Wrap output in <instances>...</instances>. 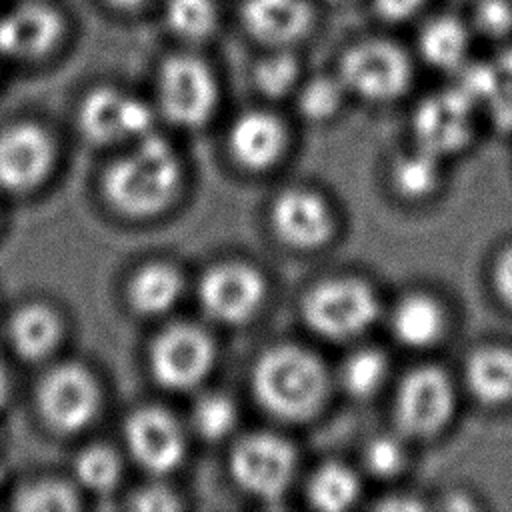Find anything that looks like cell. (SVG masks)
I'll use <instances>...</instances> for the list:
<instances>
[{
	"label": "cell",
	"mask_w": 512,
	"mask_h": 512,
	"mask_svg": "<svg viewBox=\"0 0 512 512\" xmlns=\"http://www.w3.org/2000/svg\"><path fill=\"white\" fill-rule=\"evenodd\" d=\"M286 134L280 120L262 110L244 112L230 128L228 146L236 162L250 170L272 166L284 150Z\"/></svg>",
	"instance_id": "cell-19"
},
{
	"label": "cell",
	"mask_w": 512,
	"mask_h": 512,
	"mask_svg": "<svg viewBox=\"0 0 512 512\" xmlns=\"http://www.w3.org/2000/svg\"><path fill=\"white\" fill-rule=\"evenodd\" d=\"M342 90H344V86H342L340 78L334 80V78L318 76V78L310 80L298 96L302 114L310 120L330 118L342 102Z\"/></svg>",
	"instance_id": "cell-33"
},
{
	"label": "cell",
	"mask_w": 512,
	"mask_h": 512,
	"mask_svg": "<svg viewBox=\"0 0 512 512\" xmlns=\"http://www.w3.org/2000/svg\"><path fill=\"white\" fill-rule=\"evenodd\" d=\"M390 326L400 344L426 348L440 338L444 330V312L434 298L426 294H410L392 310Z\"/></svg>",
	"instance_id": "cell-22"
},
{
	"label": "cell",
	"mask_w": 512,
	"mask_h": 512,
	"mask_svg": "<svg viewBox=\"0 0 512 512\" xmlns=\"http://www.w3.org/2000/svg\"><path fill=\"white\" fill-rule=\"evenodd\" d=\"M54 138L30 120L0 128V190L26 194L38 188L54 166Z\"/></svg>",
	"instance_id": "cell-8"
},
{
	"label": "cell",
	"mask_w": 512,
	"mask_h": 512,
	"mask_svg": "<svg viewBox=\"0 0 512 512\" xmlns=\"http://www.w3.org/2000/svg\"><path fill=\"white\" fill-rule=\"evenodd\" d=\"M148 362L160 386L188 390L212 370L214 346L204 330L192 324H174L154 338Z\"/></svg>",
	"instance_id": "cell-7"
},
{
	"label": "cell",
	"mask_w": 512,
	"mask_h": 512,
	"mask_svg": "<svg viewBox=\"0 0 512 512\" xmlns=\"http://www.w3.org/2000/svg\"><path fill=\"white\" fill-rule=\"evenodd\" d=\"M476 104L458 88L426 98L414 114L418 148L442 158L458 152L474 132Z\"/></svg>",
	"instance_id": "cell-12"
},
{
	"label": "cell",
	"mask_w": 512,
	"mask_h": 512,
	"mask_svg": "<svg viewBox=\"0 0 512 512\" xmlns=\"http://www.w3.org/2000/svg\"><path fill=\"white\" fill-rule=\"evenodd\" d=\"M130 456L152 474H168L184 458V432L178 420L162 408H140L124 424Z\"/></svg>",
	"instance_id": "cell-13"
},
{
	"label": "cell",
	"mask_w": 512,
	"mask_h": 512,
	"mask_svg": "<svg viewBox=\"0 0 512 512\" xmlns=\"http://www.w3.org/2000/svg\"><path fill=\"white\" fill-rule=\"evenodd\" d=\"M418 48L422 58L434 68H460L470 52V26L448 14L436 16L420 30Z\"/></svg>",
	"instance_id": "cell-21"
},
{
	"label": "cell",
	"mask_w": 512,
	"mask_h": 512,
	"mask_svg": "<svg viewBox=\"0 0 512 512\" xmlns=\"http://www.w3.org/2000/svg\"><path fill=\"white\" fill-rule=\"evenodd\" d=\"M412 76L406 52L390 40H362L340 60V82L366 100H392L402 94Z\"/></svg>",
	"instance_id": "cell-5"
},
{
	"label": "cell",
	"mask_w": 512,
	"mask_h": 512,
	"mask_svg": "<svg viewBox=\"0 0 512 512\" xmlns=\"http://www.w3.org/2000/svg\"><path fill=\"white\" fill-rule=\"evenodd\" d=\"M64 324L60 314L46 302L20 304L6 322V338L14 354L26 362L48 358L60 344Z\"/></svg>",
	"instance_id": "cell-18"
},
{
	"label": "cell",
	"mask_w": 512,
	"mask_h": 512,
	"mask_svg": "<svg viewBox=\"0 0 512 512\" xmlns=\"http://www.w3.org/2000/svg\"><path fill=\"white\" fill-rule=\"evenodd\" d=\"M298 80V62L288 52H274L262 58L254 68L258 90L270 98H282Z\"/></svg>",
	"instance_id": "cell-32"
},
{
	"label": "cell",
	"mask_w": 512,
	"mask_h": 512,
	"mask_svg": "<svg viewBox=\"0 0 512 512\" xmlns=\"http://www.w3.org/2000/svg\"><path fill=\"white\" fill-rule=\"evenodd\" d=\"M374 14L390 24L406 22L416 16L426 0H370Z\"/></svg>",
	"instance_id": "cell-37"
},
{
	"label": "cell",
	"mask_w": 512,
	"mask_h": 512,
	"mask_svg": "<svg viewBox=\"0 0 512 512\" xmlns=\"http://www.w3.org/2000/svg\"><path fill=\"white\" fill-rule=\"evenodd\" d=\"M78 126L94 144L142 138L152 126V110L134 96L102 86L88 92L80 102Z\"/></svg>",
	"instance_id": "cell-11"
},
{
	"label": "cell",
	"mask_w": 512,
	"mask_h": 512,
	"mask_svg": "<svg viewBox=\"0 0 512 512\" xmlns=\"http://www.w3.org/2000/svg\"><path fill=\"white\" fill-rule=\"evenodd\" d=\"M216 98V78L204 60L178 54L170 56L160 66L158 102L160 110L174 124H204L216 106Z\"/></svg>",
	"instance_id": "cell-6"
},
{
	"label": "cell",
	"mask_w": 512,
	"mask_h": 512,
	"mask_svg": "<svg viewBox=\"0 0 512 512\" xmlns=\"http://www.w3.org/2000/svg\"><path fill=\"white\" fill-rule=\"evenodd\" d=\"M240 22L254 40L286 48L310 32L314 8L310 0H244Z\"/></svg>",
	"instance_id": "cell-16"
},
{
	"label": "cell",
	"mask_w": 512,
	"mask_h": 512,
	"mask_svg": "<svg viewBox=\"0 0 512 512\" xmlns=\"http://www.w3.org/2000/svg\"><path fill=\"white\" fill-rule=\"evenodd\" d=\"M482 106L498 128L512 130V58L486 66V88Z\"/></svg>",
	"instance_id": "cell-31"
},
{
	"label": "cell",
	"mask_w": 512,
	"mask_h": 512,
	"mask_svg": "<svg viewBox=\"0 0 512 512\" xmlns=\"http://www.w3.org/2000/svg\"><path fill=\"white\" fill-rule=\"evenodd\" d=\"M276 234L294 248H316L332 232L328 204L310 190H288L272 208Z\"/></svg>",
	"instance_id": "cell-17"
},
{
	"label": "cell",
	"mask_w": 512,
	"mask_h": 512,
	"mask_svg": "<svg viewBox=\"0 0 512 512\" xmlns=\"http://www.w3.org/2000/svg\"><path fill=\"white\" fill-rule=\"evenodd\" d=\"M164 20L170 32L184 40H204L218 26L216 0H166Z\"/></svg>",
	"instance_id": "cell-26"
},
{
	"label": "cell",
	"mask_w": 512,
	"mask_h": 512,
	"mask_svg": "<svg viewBox=\"0 0 512 512\" xmlns=\"http://www.w3.org/2000/svg\"><path fill=\"white\" fill-rule=\"evenodd\" d=\"M182 294V278L176 268L154 262L140 268L128 284L132 308L144 316L168 312Z\"/></svg>",
	"instance_id": "cell-23"
},
{
	"label": "cell",
	"mask_w": 512,
	"mask_h": 512,
	"mask_svg": "<svg viewBox=\"0 0 512 512\" xmlns=\"http://www.w3.org/2000/svg\"><path fill=\"white\" fill-rule=\"evenodd\" d=\"M122 464L106 444H90L74 460V476L82 488L94 494H108L120 482Z\"/></svg>",
	"instance_id": "cell-27"
},
{
	"label": "cell",
	"mask_w": 512,
	"mask_h": 512,
	"mask_svg": "<svg viewBox=\"0 0 512 512\" xmlns=\"http://www.w3.org/2000/svg\"><path fill=\"white\" fill-rule=\"evenodd\" d=\"M252 386L266 410L284 420H302L322 406L328 380L314 354L298 346H278L256 362Z\"/></svg>",
	"instance_id": "cell-2"
},
{
	"label": "cell",
	"mask_w": 512,
	"mask_h": 512,
	"mask_svg": "<svg viewBox=\"0 0 512 512\" xmlns=\"http://www.w3.org/2000/svg\"><path fill=\"white\" fill-rule=\"evenodd\" d=\"M454 390L448 376L434 366L412 370L398 386L394 418L406 436H430L450 418Z\"/></svg>",
	"instance_id": "cell-10"
},
{
	"label": "cell",
	"mask_w": 512,
	"mask_h": 512,
	"mask_svg": "<svg viewBox=\"0 0 512 512\" xmlns=\"http://www.w3.org/2000/svg\"><path fill=\"white\" fill-rule=\"evenodd\" d=\"M490 284L498 302L512 312V240L496 252L490 268Z\"/></svg>",
	"instance_id": "cell-36"
},
{
	"label": "cell",
	"mask_w": 512,
	"mask_h": 512,
	"mask_svg": "<svg viewBox=\"0 0 512 512\" xmlns=\"http://www.w3.org/2000/svg\"><path fill=\"white\" fill-rule=\"evenodd\" d=\"M360 494V484L354 472L342 464L320 466L308 482L310 502L326 512L350 508Z\"/></svg>",
	"instance_id": "cell-24"
},
{
	"label": "cell",
	"mask_w": 512,
	"mask_h": 512,
	"mask_svg": "<svg viewBox=\"0 0 512 512\" xmlns=\"http://www.w3.org/2000/svg\"><path fill=\"white\" fill-rule=\"evenodd\" d=\"M296 468L292 446L274 434H250L242 438L230 456V472L236 484L258 498H280Z\"/></svg>",
	"instance_id": "cell-9"
},
{
	"label": "cell",
	"mask_w": 512,
	"mask_h": 512,
	"mask_svg": "<svg viewBox=\"0 0 512 512\" xmlns=\"http://www.w3.org/2000/svg\"><path fill=\"white\" fill-rule=\"evenodd\" d=\"M62 36V14L44 2H22L0 18V54L10 58H42Z\"/></svg>",
	"instance_id": "cell-15"
},
{
	"label": "cell",
	"mask_w": 512,
	"mask_h": 512,
	"mask_svg": "<svg viewBox=\"0 0 512 512\" xmlns=\"http://www.w3.org/2000/svg\"><path fill=\"white\" fill-rule=\"evenodd\" d=\"M182 168L172 146L158 136H142L134 150L104 174L106 200L122 214L146 218L164 210L178 192Z\"/></svg>",
	"instance_id": "cell-1"
},
{
	"label": "cell",
	"mask_w": 512,
	"mask_h": 512,
	"mask_svg": "<svg viewBox=\"0 0 512 512\" xmlns=\"http://www.w3.org/2000/svg\"><path fill=\"white\" fill-rule=\"evenodd\" d=\"M438 160V156L422 148L396 160L392 168V182L396 190L406 198H422L430 194L440 176Z\"/></svg>",
	"instance_id": "cell-29"
},
{
	"label": "cell",
	"mask_w": 512,
	"mask_h": 512,
	"mask_svg": "<svg viewBox=\"0 0 512 512\" xmlns=\"http://www.w3.org/2000/svg\"><path fill=\"white\" fill-rule=\"evenodd\" d=\"M112 6L116 8H122V10H132V8H138L142 6L146 0H108Z\"/></svg>",
	"instance_id": "cell-39"
},
{
	"label": "cell",
	"mask_w": 512,
	"mask_h": 512,
	"mask_svg": "<svg viewBox=\"0 0 512 512\" xmlns=\"http://www.w3.org/2000/svg\"><path fill=\"white\" fill-rule=\"evenodd\" d=\"M6 394H8V380H6L4 364H2V360H0V408H2V404L6 402Z\"/></svg>",
	"instance_id": "cell-40"
},
{
	"label": "cell",
	"mask_w": 512,
	"mask_h": 512,
	"mask_svg": "<svg viewBox=\"0 0 512 512\" xmlns=\"http://www.w3.org/2000/svg\"><path fill=\"white\" fill-rule=\"evenodd\" d=\"M12 506L20 512H72L80 508V498L76 488L60 478H38L14 492Z\"/></svg>",
	"instance_id": "cell-25"
},
{
	"label": "cell",
	"mask_w": 512,
	"mask_h": 512,
	"mask_svg": "<svg viewBox=\"0 0 512 512\" xmlns=\"http://www.w3.org/2000/svg\"><path fill=\"white\" fill-rule=\"evenodd\" d=\"M132 506H134L136 510L154 512V510H176V508L180 506V502H178V498L174 496V492H170L168 488L158 486V484H152V486L140 488V490L134 494Z\"/></svg>",
	"instance_id": "cell-38"
},
{
	"label": "cell",
	"mask_w": 512,
	"mask_h": 512,
	"mask_svg": "<svg viewBox=\"0 0 512 512\" xmlns=\"http://www.w3.org/2000/svg\"><path fill=\"white\" fill-rule=\"evenodd\" d=\"M472 26L494 40L512 34V0H476Z\"/></svg>",
	"instance_id": "cell-34"
},
{
	"label": "cell",
	"mask_w": 512,
	"mask_h": 512,
	"mask_svg": "<svg viewBox=\"0 0 512 512\" xmlns=\"http://www.w3.org/2000/svg\"><path fill=\"white\" fill-rule=\"evenodd\" d=\"M264 280L246 264H220L210 268L198 288L202 308L220 322L248 320L264 300Z\"/></svg>",
	"instance_id": "cell-14"
},
{
	"label": "cell",
	"mask_w": 512,
	"mask_h": 512,
	"mask_svg": "<svg viewBox=\"0 0 512 512\" xmlns=\"http://www.w3.org/2000/svg\"><path fill=\"white\" fill-rule=\"evenodd\" d=\"M306 324L324 338L346 340L362 334L378 316V300L368 284L334 278L314 286L302 304Z\"/></svg>",
	"instance_id": "cell-4"
},
{
	"label": "cell",
	"mask_w": 512,
	"mask_h": 512,
	"mask_svg": "<svg viewBox=\"0 0 512 512\" xmlns=\"http://www.w3.org/2000/svg\"><path fill=\"white\" fill-rule=\"evenodd\" d=\"M364 460H366V468L372 474L386 478V476H394L396 472L402 470L406 452L396 438L378 436L366 446Z\"/></svg>",
	"instance_id": "cell-35"
},
{
	"label": "cell",
	"mask_w": 512,
	"mask_h": 512,
	"mask_svg": "<svg viewBox=\"0 0 512 512\" xmlns=\"http://www.w3.org/2000/svg\"><path fill=\"white\" fill-rule=\"evenodd\" d=\"M388 374V360L380 350L360 348L352 352L340 372L344 388L356 396L366 398L380 390Z\"/></svg>",
	"instance_id": "cell-28"
},
{
	"label": "cell",
	"mask_w": 512,
	"mask_h": 512,
	"mask_svg": "<svg viewBox=\"0 0 512 512\" xmlns=\"http://www.w3.org/2000/svg\"><path fill=\"white\" fill-rule=\"evenodd\" d=\"M236 406L224 394H204L192 406L190 422L196 434L206 440L224 438L236 424Z\"/></svg>",
	"instance_id": "cell-30"
},
{
	"label": "cell",
	"mask_w": 512,
	"mask_h": 512,
	"mask_svg": "<svg viewBox=\"0 0 512 512\" xmlns=\"http://www.w3.org/2000/svg\"><path fill=\"white\" fill-rule=\"evenodd\" d=\"M472 396L490 406H512V344H486L476 348L464 368Z\"/></svg>",
	"instance_id": "cell-20"
},
{
	"label": "cell",
	"mask_w": 512,
	"mask_h": 512,
	"mask_svg": "<svg viewBox=\"0 0 512 512\" xmlns=\"http://www.w3.org/2000/svg\"><path fill=\"white\" fill-rule=\"evenodd\" d=\"M34 402L38 416L52 432L76 434L94 420L100 408V388L86 366L60 362L40 376Z\"/></svg>",
	"instance_id": "cell-3"
}]
</instances>
